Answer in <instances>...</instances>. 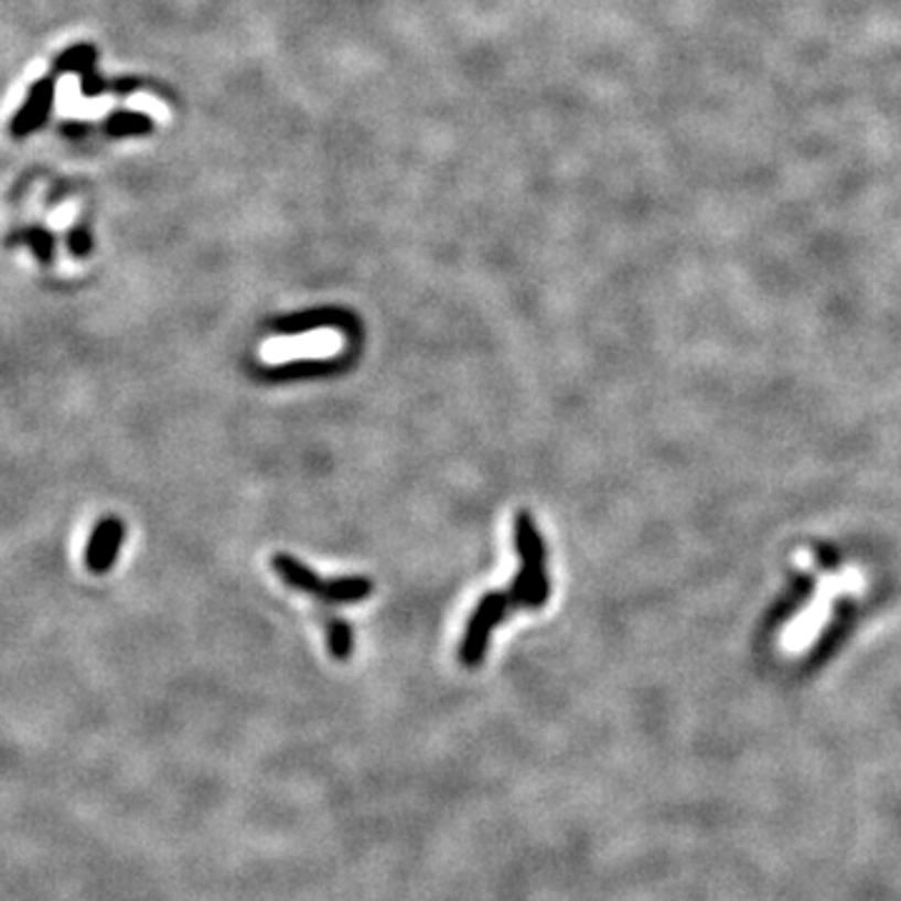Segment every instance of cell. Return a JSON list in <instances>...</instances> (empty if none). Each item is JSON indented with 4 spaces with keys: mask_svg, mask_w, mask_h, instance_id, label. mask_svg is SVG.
Listing matches in <instances>:
<instances>
[{
    "mask_svg": "<svg viewBox=\"0 0 901 901\" xmlns=\"http://www.w3.org/2000/svg\"><path fill=\"white\" fill-rule=\"evenodd\" d=\"M514 544L522 559V569L514 576L508 599L514 609H541L549 601L551 583L546 573V546L528 511H518L514 518Z\"/></svg>",
    "mask_w": 901,
    "mask_h": 901,
    "instance_id": "6da1fadb",
    "label": "cell"
},
{
    "mask_svg": "<svg viewBox=\"0 0 901 901\" xmlns=\"http://www.w3.org/2000/svg\"><path fill=\"white\" fill-rule=\"evenodd\" d=\"M508 609H514V603L508 599V591H491L484 599L479 601V607L473 609V614L466 624V634H463L459 658L466 668H476L484 664L486 652H489V639L491 631H494L501 621L506 619Z\"/></svg>",
    "mask_w": 901,
    "mask_h": 901,
    "instance_id": "7a4b0ae2",
    "label": "cell"
},
{
    "mask_svg": "<svg viewBox=\"0 0 901 901\" xmlns=\"http://www.w3.org/2000/svg\"><path fill=\"white\" fill-rule=\"evenodd\" d=\"M271 329L276 333H283V336H299V333H309L315 329H336L346 333L358 331L356 315H351L348 311L341 309H313L303 313L286 315V319H278L271 323Z\"/></svg>",
    "mask_w": 901,
    "mask_h": 901,
    "instance_id": "3957f363",
    "label": "cell"
},
{
    "mask_svg": "<svg viewBox=\"0 0 901 901\" xmlns=\"http://www.w3.org/2000/svg\"><path fill=\"white\" fill-rule=\"evenodd\" d=\"M126 538V526L116 516H106L104 522H98V526L93 528L90 541L86 546V566L93 573H106L114 569L116 556L124 546Z\"/></svg>",
    "mask_w": 901,
    "mask_h": 901,
    "instance_id": "277c9868",
    "label": "cell"
},
{
    "mask_svg": "<svg viewBox=\"0 0 901 901\" xmlns=\"http://www.w3.org/2000/svg\"><path fill=\"white\" fill-rule=\"evenodd\" d=\"M271 566L278 573V579H281L286 587H291L293 591H301V593H311V597H319L323 581H326V579H321V576L315 573L311 566H305L291 554H273Z\"/></svg>",
    "mask_w": 901,
    "mask_h": 901,
    "instance_id": "5b68a950",
    "label": "cell"
},
{
    "mask_svg": "<svg viewBox=\"0 0 901 901\" xmlns=\"http://www.w3.org/2000/svg\"><path fill=\"white\" fill-rule=\"evenodd\" d=\"M371 593H374V581L368 576H339V579L323 581L319 599L326 603H358Z\"/></svg>",
    "mask_w": 901,
    "mask_h": 901,
    "instance_id": "8992f818",
    "label": "cell"
},
{
    "mask_svg": "<svg viewBox=\"0 0 901 901\" xmlns=\"http://www.w3.org/2000/svg\"><path fill=\"white\" fill-rule=\"evenodd\" d=\"M323 626H326L331 656L339 658V662H346L353 654V629L348 626V621L326 611V614H323Z\"/></svg>",
    "mask_w": 901,
    "mask_h": 901,
    "instance_id": "52a82bcc",
    "label": "cell"
},
{
    "mask_svg": "<svg viewBox=\"0 0 901 901\" xmlns=\"http://www.w3.org/2000/svg\"><path fill=\"white\" fill-rule=\"evenodd\" d=\"M341 361H296V364L278 366L271 371L273 378H303V376H315V374H333V371H341Z\"/></svg>",
    "mask_w": 901,
    "mask_h": 901,
    "instance_id": "ba28073f",
    "label": "cell"
}]
</instances>
